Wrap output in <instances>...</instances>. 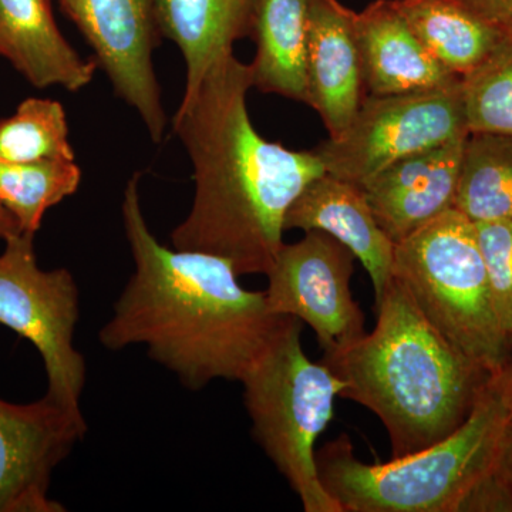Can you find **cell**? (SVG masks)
I'll return each mask as SVG.
<instances>
[{
  "mask_svg": "<svg viewBox=\"0 0 512 512\" xmlns=\"http://www.w3.org/2000/svg\"><path fill=\"white\" fill-rule=\"evenodd\" d=\"M309 0H254L249 37L256 53L252 83L259 92L306 103Z\"/></svg>",
  "mask_w": 512,
  "mask_h": 512,
  "instance_id": "ac0fdd59",
  "label": "cell"
},
{
  "mask_svg": "<svg viewBox=\"0 0 512 512\" xmlns=\"http://www.w3.org/2000/svg\"><path fill=\"white\" fill-rule=\"evenodd\" d=\"M376 313L372 332L320 363L346 384L340 397L379 417L397 458L460 429L491 375L427 322L394 276Z\"/></svg>",
  "mask_w": 512,
  "mask_h": 512,
  "instance_id": "3957f363",
  "label": "cell"
},
{
  "mask_svg": "<svg viewBox=\"0 0 512 512\" xmlns=\"http://www.w3.org/2000/svg\"><path fill=\"white\" fill-rule=\"evenodd\" d=\"M471 133L512 136V29H505L490 56L463 77Z\"/></svg>",
  "mask_w": 512,
  "mask_h": 512,
  "instance_id": "603a6c76",
  "label": "cell"
},
{
  "mask_svg": "<svg viewBox=\"0 0 512 512\" xmlns=\"http://www.w3.org/2000/svg\"><path fill=\"white\" fill-rule=\"evenodd\" d=\"M284 228L326 232L349 248L365 266L375 303L380 302L393 278L394 244L377 224L362 188L328 173L319 175L292 202Z\"/></svg>",
  "mask_w": 512,
  "mask_h": 512,
  "instance_id": "5bb4252c",
  "label": "cell"
},
{
  "mask_svg": "<svg viewBox=\"0 0 512 512\" xmlns=\"http://www.w3.org/2000/svg\"><path fill=\"white\" fill-rule=\"evenodd\" d=\"M60 6H62L63 12L73 19L74 10H76V0H59Z\"/></svg>",
  "mask_w": 512,
  "mask_h": 512,
  "instance_id": "f1b7e54d",
  "label": "cell"
},
{
  "mask_svg": "<svg viewBox=\"0 0 512 512\" xmlns=\"http://www.w3.org/2000/svg\"><path fill=\"white\" fill-rule=\"evenodd\" d=\"M468 134L461 80L424 92L366 94L346 133L312 151L325 173L362 188L397 161Z\"/></svg>",
  "mask_w": 512,
  "mask_h": 512,
  "instance_id": "52a82bcc",
  "label": "cell"
},
{
  "mask_svg": "<svg viewBox=\"0 0 512 512\" xmlns=\"http://www.w3.org/2000/svg\"><path fill=\"white\" fill-rule=\"evenodd\" d=\"M76 160L62 103L26 99L8 119L0 120V161Z\"/></svg>",
  "mask_w": 512,
  "mask_h": 512,
  "instance_id": "7402d4cb",
  "label": "cell"
},
{
  "mask_svg": "<svg viewBox=\"0 0 512 512\" xmlns=\"http://www.w3.org/2000/svg\"><path fill=\"white\" fill-rule=\"evenodd\" d=\"M251 64L234 52L181 101L174 131L194 168L195 192L173 248L228 259L239 276L268 274L284 245L285 215L325 168L313 151H293L259 136L249 117Z\"/></svg>",
  "mask_w": 512,
  "mask_h": 512,
  "instance_id": "7a4b0ae2",
  "label": "cell"
},
{
  "mask_svg": "<svg viewBox=\"0 0 512 512\" xmlns=\"http://www.w3.org/2000/svg\"><path fill=\"white\" fill-rule=\"evenodd\" d=\"M476 231L495 313L512 340V220L478 222Z\"/></svg>",
  "mask_w": 512,
  "mask_h": 512,
  "instance_id": "cb8c5ba5",
  "label": "cell"
},
{
  "mask_svg": "<svg viewBox=\"0 0 512 512\" xmlns=\"http://www.w3.org/2000/svg\"><path fill=\"white\" fill-rule=\"evenodd\" d=\"M355 30L366 94L424 92L463 80L423 45L394 0H375L356 13Z\"/></svg>",
  "mask_w": 512,
  "mask_h": 512,
  "instance_id": "9a60e30c",
  "label": "cell"
},
{
  "mask_svg": "<svg viewBox=\"0 0 512 512\" xmlns=\"http://www.w3.org/2000/svg\"><path fill=\"white\" fill-rule=\"evenodd\" d=\"M0 254V325L29 340L45 365L47 399L80 409L86 362L73 345L80 292L66 268L43 271L35 235H13Z\"/></svg>",
  "mask_w": 512,
  "mask_h": 512,
  "instance_id": "ba28073f",
  "label": "cell"
},
{
  "mask_svg": "<svg viewBox=\"0 0 512 512\" xmlns=\"http://www.w3.org/2000/svg\"><path fill=\"white\" fill-rule=\"evenodd\" d=\"M393 276L437 332L494 376L512 353L495 313L476 224L451 208L394 244Z\"/></svg>",
  "mask_w": 512,
  "mask_h": 512,
  "instance_id": "5b68a950",
  "label": "cell"
},
{
  "mask_svg": "<svg viewBox=\"0 0 512 512\" xmlns=\"http://www.w3.org/2000/svg\"><path fill=\"white\" fill-rule=\"evenodd\" d=\"M466 138L403 158L363 185L377 224L393 244L454 208Z\"/></svg>",
  "mask_w": 512,
  "mask_h": 512,
  "instance_id": "4fadbf2b",
  "label": "cell"
},
{
  "mask_svg": "<svg viewBox=\"0 0 512 512\" xmlns=\"http://www.w3.org/2000/svg\"><path fill=\"white\" fill-rule=\"evenodd\" d=\"M158 32L177 45L187 64L188 101L212 64L234 52L251 32L254 0H154Z\"/></svg>",
  "mask_w": 512,
  "mask_h": 512,
  "instance_id": "e0dca14e",
  "label": "cell"
},
{
  "mask_svg": "<svg viewBox=\"0 0 512 512\" xmlns=\"http://www.w3.org/2000/svg\"><path fill=\"white\" fill-rule=\"evenodd\" d=\"M490 382L512 413V353L503 369L491 376Z\"/></svg>",
  "mask_w": 512,
  "mask_h": 512,
  "instance_id": "4316f807",
  "label": "cell"
},
{
  "mask_svg": "<svg viewBox=\"0 0 512 512\" xmlns=\"http://www.w3.org/2000/svg\"><path fill=\"white\" fill-rule=\"evenodd\" d=\"M302 322L288 316L242 380L252 436L285 477L306 512H343L319 480L315 444L333 419L346 384L301 343Z\"/></svg>",
  "mask_w": 512,
  "mask_h": 512,
  "instance_id": "8992f818",
  "label": "cell"
},
{
  "mask_svg": "<svg viewBox=\"0 0 512 512\" xmlns=\"http://www.w3.org/2000/svg\"><path fill=\"white\" fill-rule=\"evenodd\" d=\"M494 471L512 491V413L507 424H505L500 448H498L497 460H495Z\"/></svg>",
  "mask_w": 512,
  "mask_h": 512,
  "instance_id": "484cf974",
  "label": "cell"
},
{
  "mask_svg": "<svg viewBox=\"0 0 512 512\" xmlns=\"http://www.w3.org/2000/svg\"><path fill=\"white\" fill-rule=\"evenodd\" d=\"M356 256L322 231L284 244L269 269L265 295L276 315L311 326L319 348L336 352L365 335V315L353 299Z\"/></svg>",
  "mask_w": 512,
  "mask_h": 512,
  "instance_id": "9c48e42d",
  "label": "cell"
},
{
  "mask_svg": "<svg viewBox=\"0 0 512 512\" xmlns=\"http://www.w3.org/2000/svg\"><path fill=\"white\" fill-rule=\"evenodd\" d=\"M454 208L474 224L512 220V136L468 134Z\"/></svg>",
  "mask_w": 512,
  "mask_h": 512,
  "instance_id": "ffe728a7",
  "label": "cell"
},
{
  "mask_svg": "<svg viewBox=\"0 0 512 512\" xmlns=\"http://www.w3.org/2000/svg\"><path fill=\"white\" fill-rule=\"evenodd\" d=\"M20 232L22 231H20L18 221L0 202V239L6 241V239L20 234Z\"/></svg>",
  "mask_w": 512,
  "mask_h": 512,
  "instance_id": "83f0119b",
  "label": "cell"
},
{
  "mask_svg": "<svg viewBox=\"0 0 512 512\" xmlns=\"http://www.w3.org/2000/svg\"><path fill=\"white\" fill-rule=\"evenodd\" d=\"M510 416L488 382L463 426L426 450L367 464L340 434L316 453L320 483L343 512H463L494 470Z\"/></svg>",
  "mask_w": 512,
  "mask_h": 512,
  "instance_id": "277c9868",
  "label": "cell"
},
{
  "mask_svg": "<svg viewBox=\"0 0 512 512\" xmlns=\"http://www.w3.org/2000/svg\"><path fill=\"white\" fill-rule=\"evenodd\" d=\"M394 2L423 45L461 79L490 56L505 33L461 0Z\"/></svg>",
  "mask_w": 512,
  "mask_h": 512,
  "instance_id": "d6986e66",
  "label": "cell"
},
{
  "mask_svg": "<svg viewBox=\"0 0 512 512\" xmlns=\"http://www.w3.org/2000/svg\"><path fill=\"white\" fill-rule=\"evenodd\" d=\"M504 29H512V0H461Z\"/></svg>",
  "mask_w": 512,
  "mask_h": 512,
  "instance_id": "d4e9b609",
  "label": "cell"
},
{
  "mask_svg": "<svg viewBox=\"0 0 512 512\" xmlns=\"http://www.w3.org/2000/svg\"><path fill=\"white\" fill-rule=\"evenodd\" d=\"M141 174L124 190L121 215L134 274L99 332L107 350L144 345L187 389L242 382L288 319L264 292L248 291L228 259L167 248L141 210Z\"/></svg>",
  "mask_w": 512,
  "mask_h": 512,
  "instance_id": "6da1fadb",
  "label": "cell"
},
{
  "mask_svg": "<svg viewBox=\"0 0 512 512\" xmlns=\"http://www.w3.org/2000/svg\"><path fill=\"white\" fill-rule=\"evenodd\" d=\"M355 16L340 0H309L306 104L319 114L329 138L346 133L366 96Z\"/></svg>",
  "mask_w": 512,
  "mask_h": 512,
  "instance_id": "7c38bea8",
  "label": "cell"
},
{
  "mask_svg": "<svg viewBox=\"0 0 512 512\" xmlns=\"http://www.w3.org/2000/svg\"><path fill=\"white\" fill-rule=\"evenodd\" d=\"M87 433L82 409L43 397L0 399V512H64L49 497L53 471Z\"/></svg>",
  "mask_w": 512,
  "mask_h": 512,
  "instance_id": "30bf717a",
  "label": "cell"
},
{
  "mask_svg": "<svg viewBox=\"0 0 512 512\" xmlns=\"http://www.w3.org/2000/svg\"><path fill=\"white\" fill-rule=\"evenodd\" d=\"M80 181L76 160L0 161V202L23 234L36 235L47 210L79 190Z\"/></svg>",
  "mask_w": 512,
  "mask_h": 512,
  "instance_id": "44dd1931",
  "label": "cell"
},
{
  "mask_svg": "<svg viewBox=\"0 0 512 512\" xmlns=\"http://www.w3.org/2000/svg\"><path fill=\"white\" fill-rule=\"evenodd\" d=\"M73 22L92 45L114 92L137 111L154 143L167 119L153 52L158 26L154 0H76Z\"/></svg>",
  "mask_w": 512,
  "mask_h": 512,
  "instance_id": "8fae6325",
  "label": "cell"
},
{
  "mask_svg": "<svg viewBox=\"0 0 512 512\" xmlns=\"http://www.w3.org/2000/svg\"><path fill=\"white\" fill-rule=\"evenodd\" d=\"M0 55L37 89L79 92L97 69V62L84 59L64 39L49 0H0Z\"/></svg>",
  "mask_w": 512,
  "mask_h": 512,
  "instance_id": "2e32d148",
  "label": "cell"
}]
</instances>
